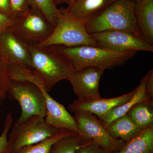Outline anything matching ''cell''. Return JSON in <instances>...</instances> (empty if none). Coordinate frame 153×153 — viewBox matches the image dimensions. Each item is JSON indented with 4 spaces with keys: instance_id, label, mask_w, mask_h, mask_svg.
<instances>
[{
    "instance_id": "30",
    "label": "cell",
    "mask_w": 153,
    "mask_h": 153,
    "mask_svg": "<svg viewBox=\"0 0 153 153\" xmlns=\"http://www.w3.org/2000/svg\"><path fill=\"white\" fill-rule=\"evenodd\" d=\"M0 13L10 18V0H0Z\"/></svg>"
},
{
    "instance_id": "7",
    "label": "cell",
    "mask_w": 153,
    "mask_h": 153,
    "mask_svg": "<svg viewBox=\"0 0 153 153\" xmlns=\"http://www.w3.org/2000/svg\"><path fill=\"white\" fill-rule=\"evenodd\" d=\"M7 95L18 102L22 112L16 120L22 122L34 116L45 118L46 100L43 91L36 85L27 81L10 80Z\"/></svg>"
},
{
    "instance_id": "6",
    "label": "cell",
    "mask_w": 153,
    "mask_h": 153,
    "mask_svg": "<svg viewBox=\"0 0 153 153\" xmlns=\"http://www.w3.org/2000/svg\"><path fill=\"white\" fill-rule=\"evenodd\" d=\"M31 1V0H30ZM26 44H40L53 33L54 27L44 14L30 1L29 10L8 29Z\"/></svg>"
},
{
    "instance_id": "15",
    "label": "cell",
    "mask_w": 153,
    "mask_h": 153,
    "mask_svg": "<svg viewBox=\"0 0 153 153\" xmlns=\"http://www.w3.org/2000/svg\"><path fill=\"white\" fill-rule=\"evenodd\" d=\"M134 10L141 36L153 46V0L135 3Z\"/></svg>"
},
{
    "instance_id": "3",
    "label": "cell",
    "mask_w": 153,
    "mask_h": 153,
    "mask_svg": "<svg viewBox=\"0 0 153 153\" xmlns=\"http://www.w3.org/2000/svg\"><path fill=\"white\" fill-rule=\"evenodd\" d=\"M33 68L43 77L48 91L60 81L68 80L74 70L67 59L54 46L29 44Z\"/></svg>"
},
{
    "instance_id": "29",
    "label": "cell",
    "mask_w": 153,
    "mask_h": 153,
    "mask_svg": "<svg viewBox=\"0 0 153 153\" xmlns=\"http://www.w3.org/2000/svg\"><path fill=\"white\" fill-rule=\"evenodd\" d=\"M14 22L15 21L10 17L0 13V33L11 27Z\"/></svg>"
},
{
    "instance_id": "13",
    "label": "cell",
    "mask_w": 153,
    "mask_h": 153,
    "mask_svg": "<svg viewBox=\"0 0 153 153\" xmlns=\"http://www.w3.org/2000/svg\"><path fill=\"white\" fill-rule=\"evenodd\" d=\"M46 100L45 120L48 124L57 129H66L78 134L74 117L68 113L63 105L49 95V91L42 90Z\"/></svg>"
},
{
    "instance_id": "26",
    "label": "cell",
    "mask_w": 153,
    "mask_h": 153,
    "mask_svg": "<svg viewBox=\"0 0 153 153\" xmlns=\"http://www.w3.org/2000/svg\"><path fill=\"white\" fill-rule=\"evenodd\" d=\"M13 123V118L11 113L7 115L4 129L0 136V153H10L8 134Z\"/></svg>"
},
{
    "instance_id": "18",
    "label": "cell",
    "mask_w": 153,
    "mask_h": 153,
    "mask_svg": "<svg viewBox=\"0 0 153 153\" xmlns=\"http://www.w3.org/2000/svg\"><path fill=\"white\" fill-rule=\"evenodd\" d=\"M112 153H153V126L143 130L120 149Z\"/></svg>"
},
{
    "instance_id": "22",
    "label": "cell",
    "mask_w": 153,
    "mask_h": 153,
    "mask_svg": "<svg viewBox=\"0 0 153 153\" xmlns=\"http://www.w3.org/2000/svg\"><path fill=\"white\" fill-rule=\"evenodd\" d=\"M84 142L77 134L64 137L52 146L50 153H76L79 145Z\"/></svg>"
},
{
    "instance_id": "25",
    "label": "cell",
    "mask_w": 153,
    "mask_h": 153,
    "mask_svg": "<svg viewBox=\"0 0 153 153\" xmlns=\"http://www.w3.org/2000/svg\"><path fill=\"white\" fill-rule=\"evenodd\" d=\"M30 0H10V18L16 21L30 8Z\"/></svg>"
},
{
    "instance_id": "9",
    "label": "cell",
    "mask_w": 153,
    "mask_h": 153,
    "mask_svg": "<svg viewBox=\"0 0 153 153\" xmlns=\"http://www.w3.org/2000/svg\"><path fill=\"white\" fill-rule=\"evenodd\" d=\"M98 46L118 51L153 52V46L142 38L122 31H105L90 34Z\"/></svg>"
},
{
    "instance_id": "5",
    "label": "cell",
    "mask_w": 153,
    "mask_h": 153,
    "mask_svg": "<svg viewBox=\"0 0 153 153\" xmlns=\"http://www.w3.org/2000/svg\"><path fill=\"white\" fill-rule=\"evenodd\" d=\"M58 131L39 116L31 117L22 122L16 121L8 137L10 153L54 136Z\"/></svg>"
},
{
    "instance_id": "12",
    "label": "cell",
    "mask_w": 153,
    "mask_h": 153,
    "mask_svg": "<svg viewBox=\"0 0 153 153\" xmlns=\"http://www.w3.org/2000/svg\"><path fill=\"white\" fill-rule=\"evenodd\" d=\"M137 89V87L129 93L114 98L100 97L88 101H80L77 100L68 105V109L73 112L77 110L88 111L100 119L113 108L129 101L133 96Z\"/></svg>"
},
{
    "instance_id": "23",
    "label": "cell",
    "mask_w": 153,
    "mask_h": 153,
    "mask_svg": "<svg viewBox=\"0 0 153 153\" xmlns=\"http://www.w3.org/2000/svg\"><path fill=\"white\" fill-rule=\"evenodd\" d=\"M31 2L40 9L54 28L60 13L54 0H31Z\"/></svg>"
},
{
    "instance_id": "16",
    "label": "cell",
    "mask_w": 153,
    "mask_h": 153,
    "mask_svg": "<svg viewBox=\"0 0 153 153\" xmlns=\"http://www.w3.org/2000/svg\"><path fill=\"white\" fill-rule=\"evenodd\" d=\"M112 137L127 143L138 135L143 130L138 128L127 114L117 118L105 127Z\"/></svg>"
},
{
    "instance_id": "21",
    "label": "cell",
    "mask_w": 153,
    "mask_h": 153,
    "mask_svg": "<svg viewBox=\"0 0 153 153\" xmlns=\"http://www.w3.org/2000/svg\"><path fill=\"white\" fill-rule=\"evenodd\" d=\"M78 134L66 129H59L54 136L35 144L26 146L19 149L14 153H50L52 146L58 140L64 137Z\"/></svg>"
},
{
    "instance_id": "10",
    "label": "cell",
    "mask_w": 153,
    "mask_h": 153,
    "mask_svg": "<svg viewBox=\"0 0 153 153\" xmlns=\"http://www.w3.org/2000/svg\"><path fill=\"white\" fill-rule=\"evenodd\" d=\"M105 70L98 67H87L74 71L68 80L78 100L91 101L101 97L99 87Z\"/></svg>"
},
{
    "instance_id": "8",
    "label": "cell",
    "mask_w": 153,
    "mask_h": 153,
    "mask_svg": "<svg viewBox=\"0 0 153 153\" xmlns=\"http://www.w3.org/2000/svg\"><path fill=\"white\" fill-rule=\"evenodd\" d=\"M78 136L85 142H91L110 152L120 149L126 143L112 137L100 119L88 111L77 110L73 112Z\"/></svg>"
},
{
    "instance_id": "33",
    "label": "cell",
    "mask_w": 153,
    "mask_h": 153,
    "mask_svg": "<svg viewBox=\"0 0 153 153\" xmlns=\"http://www.w3.org/2000/svg\"><path fill=\"white\" fill-rule=\"evenodd\" d=\"M54 1H55H55H56V0H54ZM55 5H56V4H55Z\"/></svg>"
},
{
    "instance_id": "20",
    "label": "cell",
    "mask_w": 153,
    "mask_h": 153,
    "mask_svg": "<svg viewBox=\"0 0 153 153\" xmlns=\"http://www.w3.org/2000/svg\"><path fill=\"white\" fill-rule=\"evenodd\" d=\"M127 114L134 124L143 130L153 126V105L147 101L135 104Z\"/></svg>"
},
{
    "instance_id": "11",
    "label": "cell",
    "mask_w": 153,
    "mask_h": 153,
    "mask_svg": "<svg viewBox=\"0 0 153 153\" xmlns=\"http://www.w3.org/2000/svg\"><path fill=\"white\" fill-rule=\"evenodd\" d=\"M0 50L6 63L34 69L27 44L9 30L0 33Z\"/></svg>"
},
{
    "instance_id": "4",
    "label": "cell",
    "mask_w": 153,
    "mask_h": 153,
    "mask_svg": "<svg viewBox=\"0 0 153 153\" xmlns=\"http://www.w3.org/2000/svg\"><path fill=\"white\" fill-rule=\"evenodd\" d=\"M60 13L51 36L38 45L42 47L63 46L67 47L88 45L98 46L85 27V22L60 9Z\"/></svg>"
},
{
    "instance_id": "27",
    "label": "cell",
    "mask_w": 153,
    "mask_h": 153,
    "mask_svg": "<svg viewBox=\"0 0 153 153\" xmlns=\"http://www.w3.org/2000/svg\"><path fill=\"white\" fill-rule=\"evenodd\" d=\"M76 153H112L91 142H84L76 149Z\"/></svg>"
},
{
    "instance_id": "19",
    "label": "cell",
    "mask_w": 153,
    "mask_h": 153,
    "mask_svg": "<svg viewBox=\"0 0 153 153\" xmlns=\"http://www.w3.org/2000/svg\"><path fill=\"white\" fill-rule=\"evenodd\" d=\"M7 66L10 80L27 81L36 85L41 90L48 91L43 77L36 69L26 68L14 63H7Z\"/></svg>"
},
{
    "instance_id": "24",
    "label": "cell",
    "mask_w": 153,
    "mask_h": 153,
    "mask_svg": "<svg viewBox=\"0 0 153 153\" xmlns=\"http://www.w3.org/2000/svg\"><path fill=\"white\" fill-rule=\"evenodd\" d=\"M10 81L7 63L0 51V108L7 96Z\"/></svg>"
},
{
    "instance_id": "14",
    "label": "cell",
    "mask_w": 153,
    "mask_h": 153,
    "mask_svg": "<svg viewBox=\"0 0 153 153\" xmlns=\"http://www.w3.org/2000/svg\"><path fill=\"white\" fill-rule=\"evenodd\" d=\"M117 0H75L66 11L86 22L98 16Z\"/></svg>"
},
{
    "instance_id": "17",
    "label": "cell",
    "mask_w": 153,
    "mask_h": 153,
    "mask_svg": "<svg viewBox=\"0 0 153 153\" xmlns=\"http://www.w3.org/2000/svg\"><path fill=\"white\" fill-rule=\"evenodd\" d=\"M147 76L148 74H147L143 77L139 85L137 87L135 93L129 101L113 108L100 119L105 128L113 121L127 114L135 104L141 102L146 101V97L145 93V85Z\"/></svg>"
},
{
    "instance_id": "2",
    "label": "cell",
    "mask_w": 153,
    "mask_h": 153,
    "mask_svg": "<svg viewBox=\"0 0 153 153\" xmlns=\"http://www.w3.org/2000/svg\"><path fill=\"white\" fill-rule=\"evenodd\" d=\"M134 4L130 0H117L85 22L86 31L89 34L111 30L124 31L141 37L135 16Z\"/></svg>"
},
{
    "instance_id": "1",
    "label": "cell",
    "mask_w": 153,
    "mask_h": 153,
    "mask_svg": "<svg viewBox=\"0 0 153 153\" xmlns=\"http://www.w3.org/2000/svg\"><path fill=\"white\" fill-rule=\"evenodd\" d=\"M71 64L74 71L87 67L110 69L121 66L133 58L136 51H118L99 46L67 47L54 46Z\"/></svg>"
},
{
    "instance_id": "31",
    "label": "cell",
    "mask_w": 153,
    "mask_h": 153,
    "mask_svg": "<svg viewBox=\"0 0 153 153\" xmlns=\"http://www.w3.org/2000/svg\"><path fill=\"white\" fill-rule=\"evenodd\" d=\"M75 0H56L55 2L56 6L61 4H67L68 6L70 5L74 2Z\"/></svg>"
},
{
    "instance_id": "28",
    "label": "cell",
    "mask_w": 153,
    "mask_h": 153,
    "mask_svg": "<svg viewBox=\"0 0 153 153\" xmlns=\"http://www.w3.org/2000/svg\"><path fill=\"white\" fill-rule=\"evenodd\" d=\"M148 76L145 85V93L146 101L153 105V70L147 73Z\"/></svg>"
},
{
    "instance_id": "32",
    "label": "cell",
    "mask_w": 153,
    "mask_h": 153,
    "mask_svg": "<svg viewBox=\"0 0 153 153\" xmlns=\"http://www.w3.org/2000/svg\"><path fill=\"white\" fill-rule=\"evenodd\" d=\"M130 1H132L135 4V3L140 2L141 1H142V0H130Z\"/></svg>"
}]
</instances>
